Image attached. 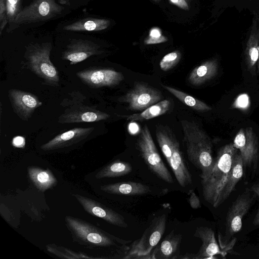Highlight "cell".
I'll use <instances>...</instances> for the list:
<instances>
[{
    "mask_svg": "<svg viewBox=\"0 0 259 259\" xmlns=\"http://www.w3.org/2000/svg\"><path fill=\"white\" fill-rule=\"evenodd\" d=\"M237 152L233 143L222 147L218 152L211 170L206 177L201 179L203 198L214 208L222 204L223 193Z\"/></svg>",
    "mask_w": 259,
    "mask_h": 259,
    "instance_id": "cell-1",
    "label": "cell"
},
{
    "mask_svg": "<svg viewBox=\"0 0 259 259\" xmlns=\"http://www.w3.org/2000/svg\"><path fill=\"white\" fill-rule=\"evenodd\" d=\"M188 157L201 170V179L206 177L215 162L212 157V145L208 136L194 122L181 121Z\"/></svg>",
    "mask_w": 259,
    "mask_h": 259,
    "instance_id": "cell-2",
    "label": "cell"
},
{
    "mask_svg": "<svg viewBox=\"0 0 259 259\" xmlns=\"http://www.w3.org/2000/svg\"><path fill=\"white\" fill-rule=\"evenodd\" d=\"M66 228L74 241L89 248L106 247L131 242L117 238L97 226L80 219L66 215L65 218Z\"/></svg>",
    "mask_w": 259,
    "mask_h": 259,
    "instance_id": "cell-3",
    "label": "cell"
},
{
    "mask_svg": "<svg viewBox=\"0 0 259 259\" xmlns=\"http://www.w3.org/2000/svg\"><path fill=\"white\" fill-rule=\"evenodd\" d=\"M52 46L50 42L33 44L26 47L24 57L28 68L44 80L45 84L59 86L58 71L50 60Z\"/></svg>",
    "mask_w": 259,
    "mask_h": 259,
    "instance_id": "cell-4",
    "label": "cell"
},
{
    "mask_svg": "<svg viewBox=\"0 0 259 259\" xmlns=\"http://www.w3.org/2000/svg\"><path fill=\"white\" fill-rule=\"evenodd\" d=\"M166 217L162 214L154 218L141 237L131 245L124 258H148L164 233Z\"/></svg>",
    "mask_w": 259,
    "mask_h": 259,
    "instance_id": "cell-5",
    "label": "cell"
},
{
    "mask_svg": "<svg viewBox=\"0 0 259 259\" xmlns=\"http://www.w3.org/2000/svg\"><path fill=\"white\" fill-rule=\"evenodd\" d=\"M137 146L149 169L165 182L173 183V178L161 158L146 125L141 130L137 140Z\"/></svg>",
    "mask_w": 259,
    "mask_h": 259,
    "instance_id": "cell-6",
    "label": "cell"
},
{
    "mask_svg": "<svg viewBox=\"0 0 259 259\" xmlns=\"http://www.w3.org/2000/svg\"><path fill=\"white\" fill-rule=\"evenodd\" d=\"M64 8L55 0H33L18 14L10 25L11 30L22 24L52 19L61 14Z\"/></svg>",
    "mask_w": 259,
    "mask_h": 259,
    "instance_id": "cell-7",
    "label": "cell"
},
{
    "mask_svg": "<svg viewBox=\"0 0 259 259\" xmlns=\"http://www.w3.org/2000/svg\"><path fill=\"white\" fill-rule=\"evenodd\" d=\"M251 191L246 188L243 193L238 195L229 209L226 219L225 234L220 241L221 246L224 247L229 245L230 239L240 231L243 219L250 208L255 197V194L251 193Z\"/></svg>",
    "mask_w": 259,
    "mask_h": 259,
    "instance_id": "cell-8",
    "label": "cell"
},
{
    "mask_svg": "<svg viewBox=\"0 0 259 259\" xmlns=\"http://www.w3.org/2000/svg\"><path fill=\"white\" fill-rule=\"evenodd\" d=\"M162 95L160 91L146 82H135L133 88L120 99L134 111H143L159 102Z\"/></svg>",
    "mask_w": 259,
    "mask_h": 259,
    "instance_id": "cell-9",
    "label": "cell"
},
{
    "mask_svg": "<svg viewBox=\"0 0 259 259\" xmlns=\"http://www.w3.org/2000/svg\"><path fill=\"white\" fill-rule=\"evenodd\" d=\"M233 143L239 151L243 166H253L255 169L259 158V145L257 137L252 128H240Z\"/></svg>",
    "mask_w": 259,
    "mask_h": 259,
    "instance_id": "cell-10",
    "label": "cell"
},
{
    "mask_svg": "<svg viewBox=\"0 0 259 259\" xmlns=\"http://www.w3.org/2000/svg\"><path fill=\"white\" fill-rule=\"evenodd\" d=\"M76 76L84 84L94 89L112 87L124 79L121 72L109 68H89L78 71Z\"/></svg>",
    "mask_w": 259,
    "mask_h": 259,
    "instance_id": "cell-11",
    "label": "cell"
},
{
    "mask_svg": "<svg viewBox=\"0 0 259 259\" xmlns=\"http://www.w3.org/2000/svg\"><path fill=\"white\" fill-rule=\"evenodd\" d=\"M94 130V127H75L59 134L40 146L47 153L64 151L85 140Z\"/></svg>",
    "mask_w": 259,
    "mask_h": 259,
    "instance_id": "cell-12",
    "label": "cell"
},
{
    "mask_svg": "<svg viewBox=\"0 0 259 259\" xmlns=\"http://www.w3.org/2000/svg\"><path fill=\"white\" fill-rule=\"evenodd\" d=\"M73 196L89 214L100 218L114 226L124 228L127 227L124 218L113 209L86 196L78 194H74Z\"/></svg>",
    "mask_w": 259,
    "mask_h": 259,
    "instance_id": "cell-13",
    "label": "cell"
},
{
    "mask_svg": "<svg viewBox=\"0 0 259 259\" xmlns=\"http://www.w3.org/2000/svg\"><path fill=\"white\" fill-rule=\"evenodd\" d=\"M8 97L14 112L25 121H28L42 104L36 95L18 89L10 90Z\"/></svg>",
    "mask_w": 259,
    "mask_h": 259,
    "instance_id": "cell-14",
    "label": "cell"
},
{
    "mask_svg": "<svg viewBox=\"0 0 259 259\" xmlns=\"http://www.w3.org/2000/svg\"><path fill=\"white\" fill-rule=\"evenodd\" d=\"M110 115L95 108L82 104L68 108L58 117L60 123L93 122L106 120Z\"/></svg>",
    "mask_w": 259,
    "mask_h": 259,
    "instance_id": "cell-15",
    "label": "cell"
},
{
    "mask_svg": "<svg viewBox=\"0 0 259 259\" xmlns=\"http://www.w3.org/2000/svg\"><path fill=\"white\" fill-rule=\"evenodd\" d=\"M102 52L100 46L92 41L74 39L66 46L62 53V59L69 61L70 65H74Z\"/></svg>",
    "mask_w": 259,
    "mask_h": 259,
    "instance_id": "cell-16",
    "label": "cell"
},
{
    "mask_svg": "<svg viewBox=\"0 0 259 259\" xmlns=\"http://www.w3.org/2000/svg\"><path fill=\"white\" fill-rule=\"evenodd\" d=\"M194 236L202 241V245L198 252L195 255L194 258L204 259L213 258L214 256L221 254L226 255V250H221L215 238L213 230L207 227H198Z\"/></svg>",
    "mask_w": 259,
    "mask_h": 259,
    "instance_id": "cell-17",
    "label": "cell"
},
{
    "mask_svg": "<svg viewBox=\"0 0 259 259\" xmlns=\"http://www.w3.org/2000/svg\"><path fill=\"white\" fill-rule=\"evenodd\" d=\"M244 54L248 71L252 75H255L256 64L259 57V11L252 20Z\"/></svg>",
    "mask_w": 259,
    "mask_h": 259,
    "instance_id": "cell-18",
    "label": "cell"
},
{
    "mask_svg": "<svg viewBox=\"0 0 259 259\" xmlns=\"http://www.w3.org/2000/svg\"><path fill=\"white\" fill-rule=\"evenodd\" d=\"M182 236L172 230L158 244L151 252V258L176 259L180 255Z\"/></svg>",
    "mask_w": 259,
    "mask_h": 259,
    "instance_id": "cell-19",
    "label": "cell"
},
{
    "mask_svg": "<svg viewBox=\"0 0 259 259\" xmlns=\"http://www.w3.org/2000/svg\"><path fill=\"white\" fill-rule=\"evenodd\" d=\"M101 190L107 193L120 195H142L151 192L147 185L135 182H121L101 185Z\"/></svg>",
    "mask_w": 259,
    "mask_h": 259,
    "instance_id": "cell-20",
    "label": "cell"
},
{
    "mask_svg": "<svg viewBox=\"0 0 259 259\" xmlns=\"http://www.w3.org/2000/svg\"><path fill=\"white\" fill-rule=\"evenodd\" d=\"M179 184L182 187L192 183V176L187 167L182 152L178 145L175 149L169 163Z\"/></svg>",
    "mask_w": 259,
    "mask_h": 259,
    "instance_id": "cell-21",
    "label": "cell"
},
{
    "mask_svg": "<svg viewBox=\"0 0 259 259\" xmlns=\"http://www.w3.org/2000/svg\"><path fill=\"white\" fill-rule=\"evenodd\" d=\"M29 179L40 191L44 192L55 187L58 181L53 172L49 169H44L37 166L27 168Z\"/></svg>",
    "mask_w": 259,
    "mask_h": 259,
    "instance_id": "cell-22",
    "label": "cell"
},
{
    "mask_svg": "<svg viewBox=\"0 0 259 259\" xmlns=\"http://www.w3.org/2000/svg\"><path fill=\"white\" fill-rule=\"evenodd\" d=\"M218 62L208 60L196 67L190 73L188 80L194 85H199L213 78L218 71Z\"/></svg>",
    "mask_w": 259,
    "mask_h": 259,
    "instance_id": "cell-23",
    "label": "cell"
},
{
    "mask_svg": "<svg viewBox=\"0 0 259 259\" xmlns=\"http://www.w3.org/2000/svg\"><path fill=\"white\" fill-rule=\"evenodd\" d=\"M110 25V21L108 19L87 18L67 25L63 29L71 31H99L106 29Z\"/></svg>",
    "mask_w": 259,
    "mask_h": 259,
    "instance_id": "cell-24",
    "label": "cell"
},
{
    "mask_svg": "<svg viewBox=\"0 0 259 259\" xmlns=\"http://www.w3.org/2000/svg\"><path fill=\"white\" fill-rule=\"evenodd\" d=\"M132 166L127 162L115 160L101 168L95 175L97 179L112 178L128 175L132 171Z\"/></svg>",
    "mask_w": 259,
    "mask_h": 259,
    "instance_id": "cell-25",
    "label": "cell"
},
{
    "mask_svg": "<svg viewBox=\"0 0 259 259\" xmlns=\"http://www.w3.org/2000/svg\"><path fill=\"white\" fill-rule=\"evenodd\" d=\"M243 174V164L242 159L240 153L237 152L233 161L229 178L223 193L222 203L234 191L236 184L241 179Z\"/></svg>",
    "mask_w": 259,
    "mask_h": 259,
    "instance_id": "cell-26",
    "label": "cell"
},
{
    "mask_svg": "<svg viewBox=\"0 0 259 259\" xmlns=\"http://www.w3.org/2000/svg\"><path fill=\"white\" fill-rule=\"evenodd\" d=\"M170 103L167 100H162L151 106L142 112L133 114L124 117L131 121H143L161 115L167 112L170 108Z\"/></svg>",
    "mask_w": 259,
    "mask_h": 259,
    "instance_id": "cell-27",
    "label": "cell"
},
{
    "mask_svg": "<svg viewBox=\"0 0 259 259\" xmlns=\"http://www.w3.org/2000/svg\"><path fill=\"white\" fill-rule=\"evenodd\" d=\"M161 85L163 88L172 94L184 104L196 111H207L211 110V108L204 102L199 100L198 99H196L184 92L169 86H167L162 84Z\"/></svg>",
    "mask_w": 259,
    "mask_h": 259,
    "instance_id": "cell-28",
    "label": "cell"
},
{
    "mask_svg": "<svg viewBox=\"0 0 259 259\" xmlns=\"http://www.w3.org/2000/svg\"><path fill=\"white\" fill-rule=\"evenodd\" d=\"M46 248L49 252L63 258H93V257L79 252H75L69 248L55 244L46 245Z\"/></svg>",
    "mask_w": 259,
    "mask_h": 259,
    "instance_id": "cell-29",
    "label": "cell"
},
{
    "mask_svg": "<svg viewBox=\"0 0 259 259\" xmlns=\"http://www.w3.org/2000/svg\"><path fill=\"white\" fill-rule=\"evenodd\" d=\"M181 58V54L178 51H174L164 56L159 63L161 70L167 71L177 65Z\"/></svg>",
    "mask_w": 259,
    "mask_h": 259,
    "instance_id": "cell-30",
    "label": "cell"
},
{
    "mask_svg": "<svg viewBox=\"0 0 259 259\" xmlns=\"http://www.w3.org/2000/svg\"><path fill=\"white\" fill-rule=\"evenodd\" d=\"M23 0H7V13L8 24L13 22L18 14L22 10Z\"/></svg>",
    "mask_w": 259,
    "mask_h": 259,
    "instance_id": "cell-31",
    "label": "cell"
},
{
    "mask_svg": "<svg viewBox=\"0 0 259 259\" xmlns=\"http://www.w3.org/2000/svg\"><path fill=\"white\" fill-rule=\"evenodd\" d=\"M167 38L161 33L159 28L155 27L152 28L148 36L144 40L146 45H153L165 42Z\"/></svg>",
    "mask_w": 259,
    "mask_h": 259,
    "instance_id": "cell-32",
    "label": "cell"
},
{
    "mask_svg": "<svg viewBox=\"0 0 259 259\" xmlns=\"http://www.w3.org/2000/svg\"><path fill=\"white\" fill-rule=\"evenodd\" d=\"M70 95V98H66L61 102V105L62 106H68L69 108L75 105H80L81 104V102L85 99V97L82 98V97L84 96L79 92H72Z\"/></svg>",
    "mask_w": 259,
    "mask_h": 259,
    "instance_id": "cell-33",
    "label": "cell"
},
{
    "mask_svg": "<svg viewBox=\"0 0 259 259\" xmlns=\"http://www.w3.org/2000/svg\"><path fill=\"white\" fill-rule=\"evenodd\" d=\"M8 23L7 13V0H0V34Z\"/></svg>",
    "mask_w": 259,
    "mask_h": 259,
    "instance_id": "cell-34",
    "label": "cell"
},
{
    "mask_svg": "<svg viewBox=\"0 0 259 259\" xmlns=\"http://www.w3.org/2000/svg\"><path fill=\"white\" fill-rule=\"evenodd\" d=\"M189 197L188 199L190 206L194 209L201 207V202L199 197L192 190L189 192Z\"/></svg>",
    "mask_w": 259,
    "mask_h": 259,
    "instance_id": "cell-35",
    "label": "cell"
},
{
    "mask_svg": "<svg viewBox=\"0 0 259 259\" xmlns=\"http://www.w3.org/2000/svg\"><path fill=\"white\" fill-rule=\"evenodd\" d=\"M251 190L258 196L259 198V182L254 184L251 187ZM252 224L254 226H259V207L257 213L253 220Z\"/></svg>",
    "mask_w": 259,
    "mask_h": 259,
    "instance_id": "cell-36",
    "label": "cell"
},
{
    "mask_svg": "<svg viewBox=\"0 0 259 259\" xmlns=\"http://www.w3.org/2000/svg\"><path fill=\"white\" fill-rule=\"evenodd\" d=\"M12 144L15 147L23 148L25 145V139L21 136H16L12 139Z\"/></svg>",
    "mask_w": 259,
    "mask_h": 259,
    "instance_id": "cell-37",
    "label": "cell"
},
{
    "mask_svg": "<svg viewBox=\"0 0 259 259\" xmlns=\"http://www.w3.org/2000/svg\"><path fill=\"white\" fill-rule=\"evenodd\" d=\"M174 5L185 10L189 9V5L186 0H169Z\"/></svg>",
    "mask_w": 259,
    "mask_h": 259,
    "instance_id": "cell-38",
    "label": "cell"
},
{
    "mask_svg": "<svg viewBox=\"0 0 259 259\" xmlns=\"http://www.w3.org/2000/svg\"><path fill=\"white\" fill-rule=\"evenodd\" d=\"M60 4L68 5L70 4V0H57Z\"/></svg>",
    "mask_w": 259,
    "mask_h": 259,
    "instance_id": "cell-39",
    "label": "cell"
},
{
    "mask_svg": "<svg viewBox=\"0 0 259 259\" xmlns=\"http://www.w3.org/2000/svg\"><path fill=\"white\" fill-rule=\"evenodd\" d=\"M257 63L258 71H259V57H258V59Z\"/></svg>",
    "mask_w": 259,
    "mask_h": 259,
    "instance_id": "cell-40",
    "label": "cell"
},
{
    "mask_svg": "<svg viewBox=\"0 0 259 259\" xmlns=\"http://www.w3.org/2000/svg\"><path fill=\"white\" fill-rule=\"evenodd\" d=\"M187 2L191 1V0H186Z\"/></svg>",
    "mask_w": 259,
    "mask_h": 259,
    "instance_id": "cell-41",
    "label": "cell"
},
{
    "mask_svg": "<svg viewBox=\"0 0 259 259\" xmlns=\"http://www.w3.org/2000/svg\"><path fill=\"white\" fill-rule=\"evenodd\" d=\"M153 1H155V2H157V1H158V0H153Z\"/></svg>",
    "mask_w": 259,
    "mask_h": 259,
    "instance_id": "cell-42",
    "label": "cell"
}]
</instances>
